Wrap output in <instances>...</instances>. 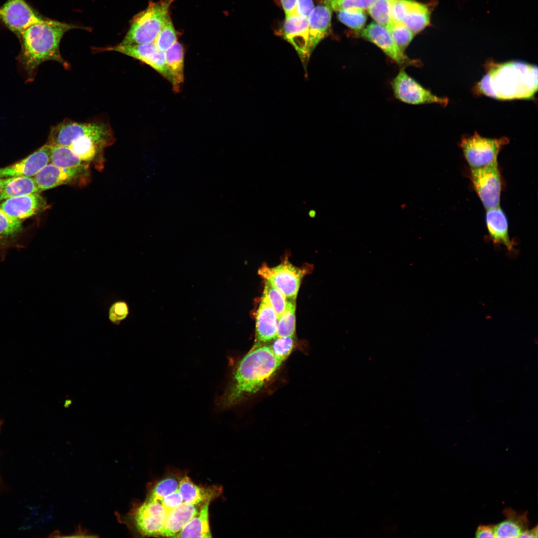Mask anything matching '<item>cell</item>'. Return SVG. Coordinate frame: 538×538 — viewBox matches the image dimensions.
I'll use <instances>...</instances> for the list:
<instances>
[{
  "mask_svg": "<svg viewBox=\"0 0 538 538\" xmlns=\"http://www.w3.org/2000/svg\"><path fill=\"white\" fill-rule=\"evenodd\" d=\"M84 136H88L106 147L115 140L112 130L107 124L65 120L51 127L47 143L69 146L75 140Z\"/></svg>",
  "mask_w": 538,
  "mask_h": 538,
  "instance_id": "cell-5",
  "label": "cell"
},
{
  "mask_svg": "<svg viewBox=\"0 0 538 538\" xmlns=\"http://www.w3.org/2000/svg\"><path fill=\"white\" fill-rule=\"evenodd\" d=\"M277 321L275 312L263 294L257 312L255 341L251 350L269 345L277 337Z\"/></svg>",
  "mask_w": 538,
  "mask_h": 538,
  "instance_id": "cell-18",
  "label": "cell"
},
{
  "mask_svg": "<svg viewBox=\"0 0 538 538\" xmlns=\"http://www.w3.org/2000/svg\"><path fill=\"white\" fill-rule=\"evenodd\" d=\"M509 142L504 136L491 138L481 136L477 132L462 137L460 142L464 156L471 169L481 168L498 162L502 147Z\"/></svg>",
  "mask_w": 538,
  "mask_h": 538,
  "instance_id": "cell-6",
  "label": "cell"
},
{
  "mask_svg": "<svg viewBox=\"0 0 538 538\" xmlns=\"http://www.w3.org/2000/svg\"><path fill=\"white\" fill-rule=\"evenodd\" d=\"M40 193L33 177L13 176L3 178L0 202L7 198Z\"/></svg>",
  "mask_w": 538,
  "mask_h": 538,
  "instance_id": "cell-26",
  "label": "cell"
},
{
  "mask_svg": "<svg viewBox=\"0 0 538 538\" xmlns=\"http://www.w3.org/2000/svg\"><path fill=\"white\" fill-rule=\"evenodd\" d=\"M314 7L312 0H297L295 13L309 17Z\"/></svg>",
  "mask_w": 538,
  "mask_h": 538,
  "instance_id": "cell-42",
  "label": "cell"
},
{
  "mask_svg": "<svg viewBox=\"0 0 538 538\" xmlns=\"http://www.w3.org/2000/svg\"><path fill=\"white\" fill-rule=\"evenodd\" d=\"M51 145L46 143L28 156L7 166L0 168V178L34 177L50 162Z\"/></svg>",
  "mask_w": 538,
  "mask_h": 538,
  "instance_id": "cell-17",
  "label": "cell"
},
{
  "mask_svg": "<svg viewBox=\"0 0 538 538\" xmlns=\"http://www.w3.org/2000/svg\"><path fill=\"white\" fill-rule=\"evenodd\" d=\"M183 502L182 497L178 490L166 496L160 503L168 512Z\"/></svg>",
  "mask_w": 538,
  "mask_h": 538,
  "instance_id": "cell-41",
  "label": "cell"
},
{
  "mask_svg": "<svg viewBox=\"0 0 538 538\" xmlns=\"http://www.w3.org/2000/svg\"><path fill=\"white\" fill-rule=\"evenodd\" d=\"M485 219L488 233L494 243L503 244L511 250L513 245L509 237L508 219L500 206L487 209Z\"/></svg>",
  "mask_w": 538,
  "mask_h": 538,
  "instance_id": "cell-22",
  "label": "cell"
},
{
  "mask_svg": "<svg viewBox=\"0 0 538 538\" xmlns=\"http://www.w3.org/2000/svg\"><path fill=\"white\" fill-rule=\"evenodd\" d=\"M430 13L426 4L410 0L402 22L415 34L429 25Z\"/></svg>",
  "mask_w": 538,
  "mask_h": 538,
  "instance_id": "cell-28",
  "label": "cell"
},
{
  "mask_svg": "<svg viewBox=\"0 0 538 538\" xmlns=\"http://www.w3.org/2000/svg\"><path fill=\"white\" fill-rule=\"evenodd\" d=\"M471 179L486 210L499 206L502 181L498 162L487 166L471 169Z\"/></svg>",
  "mask_w": 538,
  "mask_h": 538,
  "instance_id": "cell-10",
  "label": "cell"
},
{
  "mask_svg": "<svg viewBox=\"0 0 538 538\" xmlns=\"http://www.w3.org/2000/svg\"><path fill=\"white\" fill-rule=\"evenodd\" d=\"M391 85L395 97L406 104L415 105L435 103L446 106L448 103L447 98L433 94L403 69L394 78Z\"/></svg>",
  "mask_w": 538,
  "mask_h": 538,
  "instance_id": "cell-9",
  "label": "cell"
},
{
  "mask_svg": "<svg viewBox=\"0 0 538 538\" xmlns=\"http://www.w3.org/2000/svg\"><path fill=\"white\" fill-rule=\"evenodd\" d=\"M263 294L267 298L278 318L283 312L287 301L284 294L269 281L265 280Z\"/></svg>",
  "mask_w": 538,
  "mask_h": 538,
  "instance_id": "cell-36",
  "label": "cell"
},
{
  "mask_svg": "<svg viewBox=\"0 0 538 538\" xmlns=\"http://www.w3.org/2000/svg\"><path fill=\"white\" fill-rule=\"evenodd\" d=\"M507 520L494 526L495 538H519L528 530L527 514H519L511 509L504 511Z\"/></svg>",
  "mask_w": 538,
  "mask_h": 538,
  "instance_id": "cell-25",
  "label": "cell"
},
{
  "mask_svg": "<svg viewBox=\"0 0 538 538\" xmlns=\"http://www.w3.org/2000/svg\"><path fill=\"white\" fill-rule=\"evenodd\" d=\"M174 0L150 1L145 9L133 18L127 34L120 44L136 45L153 42L169 15L170 6Z\"/></svg>",
  "mask_w": 538,
  "mask_h": 538,
  "instance_id": "cell-4",
  "label": "cell"
},
{
  "mask_svg": "<svg viewBox=\"0 0 538 538\" xmlns=\"http://www.w3.org/2000/svg\"><path fill=\"white\" fill-rule=\"evenodd\" d=\"M397 0H375L368 11L376 22L384 26L391 20V10Z\"/></svg>",
  "mask_w": 538,
  "mask_h": 538,
  "instance_id": "cell-34",
  "label": "cell"
},
{
  "mask_svg": "<svg viewBox=\"0 0 538 538\" xmlns=\"http://www.w3.org/2000/svg\"><path fill=\"white\" fill-rule=\"evenodd\" d=\"M177 41L176 33L169 14L153 42L159 50L165 52Z\"/></svg>",
  "mask_w": 538,
  "mask_h": 538,
  "instance_id": "cell-33",
  "label": "cell"
},
{
  "mask_svg": "<svg viewBox=\"0 0 538 538\" xmlns=\"http://www.w3.org/2000/svg\"><path fill=\"white\" fill-rule=\"evenodd\" d=\"M40 193L9 198L0 202V208L10 217L19 221L36 215L48 208Z\"/></svg>",
  "mask_w": 538,
  "mask_h": 538,
  "instance_id": "cell-16",
  "label": "cell"
},
{
  "mask_svg": "<svg viewBox=\"0 0 538 538\" xmlns=\"http://www.w3.org/2000/svg\"><path fill=\"white\" fill-rule=\"evenodd\" d=\"M90 175L89 164L62 168L48 163L33 177L40 193L62 185H84Z\"/></svg>",
  "mask_w": 538,
  "mask_h": 538,
  "instance_id": "cell-8",
  "label": "cell"
},
{
  "mask_svg": "<svg viewBox=\"0 0 538 538\" xmlns=\"http://www.w3.org/2000/svg\"><path fill=\"white\" fill-rule=\"evenodd\" d=\"M104 50L120 52L138 60L150 66L171 82V76L165 62V52L159 50L154 42L136 45L119 44L106 48Z\"/></svg>",
  "mask_w": 538,
  "mask_h": 538,
  "instance_id": "cell-12",
  "label": "cell"
},
{
  "mask_svg": "<svg viewBox=\"0 0 538 538\" xmlns=\"http://www.w3.org/2000/svg\"><path fill=\"white\" fill-rule=\"evenodd\" d=\"M285 16L295 13L297 0H279Z\"/></svg>",
  "mask_w": 538,
  "mask_h": 538,
  "instance_id": "cell-44",
  "label": "cell"
},
{
  "mask_svg": "<svg viewBox=\"0 0 538 538\" xmlns=\"http://www.w3.org/2000/svg\"><path fill=\"white\" fill-rule=\"evenodd\" d=\"M128 312V307L125 302L121 301L116 302L110 309V320L114 324H119L127 317Z\"/></svg>",
  "mask_w": 538,
  "mask_h": 538,
  "instance_id": "cell-40",
  "label": "cell"
},
{
  "mask_svg": "<svg viewBox=\"0 0 538 538\" xmlns=\"http://www.w3.org/2000/svg\"><path fill=\"white\" fill-rule=\"evenodd\" d=\"M178 491L183 502L194 505L204 504L210 502L222 493V487L212 486L207 487L199 486L190 478L185 476L179 482Z\"/></svg>",
  "mask_w": 538,
  "mask_h": 538,
  "instance_id": "cell-21",
  "label": "cell"
},
{
  "mask_svg": "<svg viewBox=\"0 0 538 538\" xmlns=\"http://www.w3.org/2000/svg\"><path fill=\"white\" fill-rule=\"evenodd\" d=\"M168 511L158 502H145L133 514L137 531L143 536H159L162 530Z\"/></svg>",
  "mask_w": 538,
  "mask_h": 538,
  "instance_id": "cell-14",
  "label": "cell"
},
{
  "mask_svg": "<svg viewBox=\"0 0 538 538\" xmlns=\"http://www.w3.org/2000/svg\"><path fill=\"white\" fill-rule=\"evenodd\" d=\"M281 364L269 345L250 350L235 367L230 382L217 399V406L225 409L246 401L270 381Z\"/></svg>",
  "mask_w": 538,
  "mask_h": 538,
  "instance_id": "cell-1",
  "label": "cell"
},
{
  "mask_svg": "<svg viewBox=\"0 0 538 538\" xmlns=\"http://www.w3.org/2000/svg\"><path fill=\"white\" fill-rule=\"evenodd\" d=\"M51 145L50 163L62 168H73L86 164L69 146L58 144Z\"/></svg>",
  "mask_w": 538,
  "mask_h": 538,
  "instance_id": "cell-29",
  "label": "cell"
},
{
  "mask_svg": "<svg viewBox=\"0 0 538 538\" xmlns=\"http://www.w3.org/2000/svg\"><path fill=\"white\" fill-rule=\"evenodd\" d=\"M360 36L380 48L383 52L400 66L418 64L417 61L409 59L396 44L384 26L372 22L360 31Z\"/></svg>",
  "mask_w": 538,
  "mask_h": 538,
  "instance_id": "cell-13",
  "label": "cell"
},
{
  "mask_svg": "<svg viewBox=\"0 0 538 538\" xmlns=\"http://www.w3.org/2000/svg\"><path fill=\"white\" fill-rule=\"evenodd\" d=\"M307 269L293 266L285 259L279 265L269 267L263 264L258 274L281 291L287 298L295 300L301 280Z\"/></svg>",
  "mask_w": 538,
  "mask_h": 538,
  "instance_id": "cell-7",
  "label": "cell"
},
{
  "mask_svg": "<svg viewBox=\"0 0 538 538\" xmlns=\"http://www.w3.org/2000/svg\"><path fill=\"white\" fill-rule=\"evenodd\" d=\"M331 9L324 4L318 5L311 11L309 18L308 50L311 54L316 46L328 34L331 26Z\"/></svg>",
  "mask_w": 538,
  "mask_h": 538,
  "instance_id": "cell-19",
  "label": "cell"
},
{
  "mask_svg": "<svg viewBox=\"0 0 538 538\" xmlns=\"http://www.w3.org/2000/svg\"><path fill=\"white\" fill-rule=\"evenodd\" d=\"M44 18L25 0H7L0 6V21L16 36Z\"/></svg>",
  "mask_w": 538,
  "mask_h": 538,
  "instance_id": "cell-11",
  "label": "cell"
},
{
  "mask_svg": "<svg viewBox=\"0 0 538 538\" xmlns=\"http://www.w3.org/2000/svg\"><path fill=\"white\" fill-rule=\"evenodd\" d=\"M476 538H495L494 526H479L475 533Z\"/></svg>",
  "mask_w": 538,
  "mask_h": 538,
  "instance_id": "cell-43",
  "label": "cell"
},
{
  "mask_svg": "<svg viewBox=\"0 0 538 538\" xmlns=\"http://www.w3.org/2000/svg\"><path fill=\"white\" fill-rule=\"evenodd\" d=\"M178 487L179 482L176 479L168 477L162 479L156 484L146 501L160 502L166 496L178 490Z\"/></svg>",
  "mask_w": 538,
  "mask_h": 538,
  "instance_id": "cell-37",
  "label": "cell"
},
{
  "mask_svg": "<svg viewBox=\"0 0 538 538\" xmlns=\"http://www.w3.org/2000/svg\"><path fill=\"white\" fill-rule=\"evenodd\" d=\"M398 46L404 52L413 39L415 34L403 22L391 20L386 27Z\"/></svg>",
  "mask_w": 538,
  "mask_h": 538,
  "instance_id": "cell-31",
  "label": "cell"
},
{
  "mask_svg": "<svg viewBox=\"0 0 538 538\" xmlns=\"http://www.w3.org/2000/svg\"><path fill=\"white\" fill-rule=\"evenodd\" d=\"M209 502L203 505L198 513L177 534L175 538H211L209 523Z\"/></svg>",
  "mask_w": 538,
  "mask_h": 538,
  "instance_id": "cell-27",
  "label": "cell"
},
{
  "mask_svg": "<svg viewBox=\"0 0 538 538\" xmlns=\"http://www.w3.org/2000/svg\"><path fill=\"white\" fill-rule=\"evenodd\" d=\"M2 421L1 420V419H0V427H1V425H2Z\"/></svg>",
  "mask_w": 538,
  "mask_h": 538,
  "instance_id": "cell-47",
  "label": "cell"
},
{
  "mask_svg": "<svg viewBox=\"0 0 538 538\" xmlns=\"http://www.w3.org/2000/svg\"><path fill=\"white\" fill-rule=\"evenodd\" d=\"M22 231L21 221L10 217L0 208V242L10 240Z\"/></svg>",
  "mask_w": 538,
  "mask_h": 538,
  "instance_id": "cell-35",
  "label": "cell"
},
{
  "mask_svg": "<svg viewBox=\"0 0 538 538\" xmlns=\"http://www.w3.org/2000/svg\"><path fill=\"white\" fill-rule=\"evenodd\" d=\"M198 506V505L183 502L168 511L159 536L175 538L177 534L198 513L200 509Z\"/></svg>",
  "mask_w": 538,
  "mask_h": 538,
  "instance_id": "cell-20",
  "label": "cell"
},
{
  "mask_svg": "<svg viewBox=\"0 0 538 538\" xmlns=\"http://www.w3.org/2000/svg\"><path fill=\"white\" fill-rule=\"evenodd\" d=\"M69 146L84 162L93 163L99 170L103 168V152L106 147L103 144L88 136H84L75 140Z\"/></svg>",
  "mask_w": 538,
  "mask_h": 538,
  "instance_id": "cell-23",
  "label": "cell"
},
{
  "mask_svg": "<svg viewBox=\"0 0 538 538\" xmlns=\"http://www.w3.org/2000/svg\"><path fill=\"white\" fill-rule=\"evenodd\" d=\"M165 62L171 76L173 91L179 92L184 79V50L182 45L176 42L165 51Z\"/></svg>",
  "mask_w": 538,
  "mask_h": 538,
  "instance_id": "cell-24",
  "label": "cell"
},
{
  "mask_svg": "<svg viewBox=\"0 0 538 538\" xmlns=\"http://www.w3.org/2000/svg\"><path fill=\"white\" fill-rule=\"evenodd\" d=\"M538 537V526L531 530H527L522 533L519 538H534Z\"/></svg>",
  "mask_w": 538,
  "mask_h": 538,
  "instance_id": "cell-45",
  "label": "cell"
},
{
  "mask_svg": "<svg viewBox=\"0 0 538 538\" xmlns=\"http://www.w3.org/2000/svg\"><path fill=\"white\" fill-rule=\"evenodd\" d=\"M375 0H323L331 10L338 11L348 8L368 10Z\"/></svg>",
  "mask_w": 538,
  "mask_h": 538,
  "instance_id": "cell-39",
  "label": "cell"
},
{
  "mask_svg": "<svg viewBox=\"0 0 538 538\" xmlns=\"http://www.w3.org/2000/svg\"><path fill=\"white\" fill-rule=\"evenodd\" d=\"M3 178H0V193L1 192Z\"/></svg>",
  "mask_w": 538,
  "mask_h": 538,
  "instance_id": "cell-46",
  "label": "cell"
},
{
  "mask_svg": "<svg viewBox=\"0 0 538 538\" xmlns=\"http://www.w3.org/2000/svg\"><path fill=\"white\" fill-rule=\"evenodd\" d=\"M75 27L72 24L44 18L17 36L20 50L16 59L26 82L33 81L38 66L45 61H55L68 67L60 54V43L65 33Z\"/></svg>",
  "mask_w": 538,
  "mask_h": 538,
  "instance_id": "cell-2",
  "label": "cell"
},
{
  "mask_svg": "<svg viewBox=\"0 0 538 538\" xmlns=\"http://www.w3.org/2000/svg\"><path fill=\"white\" fill-rule=\"evenodd\" d=\"M487 72L476 85L478 94L502 100L530 99L538 90L537 66L519 61H489Z\"/></svg>",
  "mask_w": 538,
  "mask_h": 538,
  "instance_id": "cell-3",
  "label": "cell"
},
{
  "mask_svg": "<svg viewBox=\"0 0 538 538\" xmlns=\"http://www.w3.org/2000/svg\"><path fill=\"white\" fill-rule=\"evenodd\" d=\"M308 17L293 13L285 16L280 35L295 49L304 64L310 55L308 50Z\"/></svg>",
  "mask_w": 538,
  "mask_h": 538,
  "instance_id": "cell-15",
  "label": "cell"
},
{
  "mask_svg": "<svg viewBox=\"0 0 538 538\" xmlns=\"http://www.w3.org/2000/svg\"><path fill=\"white\" fill-rule=\"evenodd\" d=\"M269 345L276 359L282 364L294 348V337H277Z\"/></svg>",
  "mask_w": 538,
  "mask_h": 538,
  "instance_id": "cell-38",
  "label": "cell"
},
{
  "mask_svg": "<svg viewBox=\"0 0 538 538\" xmlns=\"http://www.w3.org/2000/svg\"><path fill=\"white\" fill-rule=\"evenodd\" d=\"M337 12L338 19L348 27L356 30H362L366 22L365 10L358 8H348Z\"/></svg>",
  "mask_w": 538,
  "mask_h": 538,
  "instance_id": "cell-32",
  "label": "cell"
},
{
  "mask_svg": "<svg viewBox=\"0 0 538 538\" xmlns=\"http://www.w3.org/2000/svg\"><path fill=\"white\" fill-rule=\"evenodd\" d=\"M295 301L288 299L285 309L277 318V337H294Z\"/></svg>",
  "mask_w": 538,
  "mask_h": 538,
  "instance_id": "cell-30",
  "label": "cell"
}]
</instances>
